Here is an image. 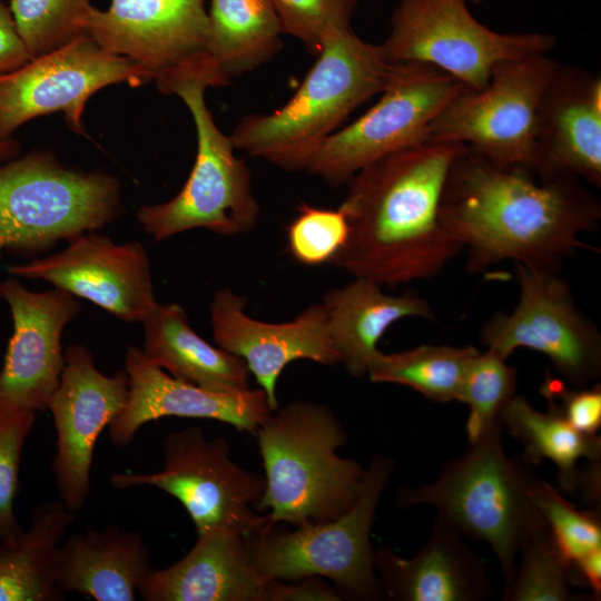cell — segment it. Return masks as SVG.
Instances as JSON below:
<instances>
[{
  "instance_id": "6da1fadb",
  "label": "cell",
  "mask_w": 601,
  "mask_h": 601,
  "mask_svg": "<svg viewBox=\"0 0 601 601\" xmlns=\"http://www.w3.org/2000/svg\"><path fill=\"white\" fill-rule=\"evenodd\" d=\"M440 220L467 253L472 275L510 260L561 269L598 230L601 204L581 179H540L525 167L496 165L467 146L453 161L442 194Z\"/></svg>"
},
{
  "instance_id": "7a4b0ae2",
  "label": "cell",
  "mask_w": 601,
  "mask_h": 601,
  "mask_svg": "<svg viewBox=\"0 0 601 601\" xmlns=\"http://www.w3.org/2000/svg\"><path fill=\"white\" fill-rule=\"evenodd\" d=\"M465 148L426 140L356 173L339 206L349 235L331 265L391 289L437 276L463 250L443 228L440 206L450 168Z\"/></svg>"
},
{
  "instance_id": "3957f363",
  "label": "cell",
  "mask_w": 601,
  "mask_h": 601,
  "mask_svg": "<svg viewBox=\"0 0 601 601\" xmlns=\"http://www.w3.org/2000/svg\"><path fill=\"white\" fill-rule=\"evenodd\" d=\"M154 80L161 93L178 96L189 109L197 154L180 191L168 201L141 206L136 213L138 221L158 242L198 228L229 237L252 231L260 207L252 189L250 169L235 155L230 137L217 127L205 100L207 88L231 82L206 52Z\"/></svg>"
},
{
  "instance_id": "277c9868",
  "label": "cell",
  "mask_w": 601,
  "mask_h": 601,
  "mask_svg": "<svg viewBox=\"0 0 601 601\" xmlns=\"http://www.w3.org/2000/svg\"><path fill=\"white\" fill-rule=\"evenodd\" d=\"M293 97L269 114L242 118L236 150L287 171L305 170L315 149L359 106L385 88L393 65L380 45L352 28L329 36Z\"/></svg>"
},
{
  "instance_id": "5b68a950",
  "label": "cell",
  "mask_w": 601,
  "mask_h": 601,
  "mask_svg": "<svg viewBox=\"0 0 601 601\" xmlns=\"http://www.w3.org/2000/svg\"><path fill=\"white\" fill-rule=\"evenodd\" d=\"M256 434L265 490L254 509L269 510L262 526L326 522L351 509L365 469L337 454L347 435L328 406L289 402L276 408Z\"/></svg>"
},
{
  "instance_id": "8992f818",
  "label": "cell",
  "mask_w": 601,
  "mask_h": 601,
  "mask_svg": "<svg viewBox=\"0 0 601 601\" xmlns=\"http://www.w3.org/2000/svg\"><path fill=\"white\" fill-rule=\"evenodd\" d=\"M502 430L499 420L433 482L401 489L397 505H431L436 518L462 536L487 542L506 588L515 574L521 539L536 513L529 495L536 475L523 455L505 454Z\"/></svg>"
},
{
  "instance_id": "52a82bcc",
  "label": "cell",
  "mask_w": 601,
  "mask_h": 601,
  "mask_svg": "<svg viewBox=\"0 0 601 601\" xmlns=\"http://www.w3.org/2000/svg\"><path fill=\"white\" fill-rule=\"evenodd\" d=\"M394 470L386 455L365 469L354 504L335 520L294 526H260L245 538L253 568L266 581L329 579L341 597L378 600L384 595L370 540L382 493Z\"/></svg>"
},
{
  "instance_id": "ba28073f",
  "label": "cell",
  "mask_w": 601,
  "mask_h": 601,
  "mask_svg": "<svg viewBox=\"0 0 601 601\" xmlns=\"http://www.w3.org/2000/svg\"><path fill=\"white\" fill-rule=\"evenodd\" d=\"M122 210L111 175L85 171L35 151L0 165V249L37 254L102 228Z\"/></svg>"
},
{
  "instance_id": "9c48e42d",
  "label": "cell",
  "mask_w": 601,
  "mask_h": 601,
  "mask_svg": "<svg viewBox=\"0 0 601 601\" xmlns=\"http://www.w3.org/2000/svg\"><path fill=\"white\" fill-rule=\"evenodd\" d=\"M555 43L549 33L494 31L474 18L465 0H402L380 46L391 65L431 66L481 90L499 63L549 53Z\"/></svg>"
},
{
  "instance_id": "30bf717a",
  "label": "cell",
  "mask_w": 601,
  "mask_h": 601,
  "mask_svg": "<svg viewBox=\"0 0 601 601\" xmlns=\"http://www.w3.org/2000/svg\"><path fill=\"white\" fill-rule=\"evenodd\" d=\"M464 87L431 66L393 65L380 99L328 136L311 156L305 171L339 187L374 161L426 141L433 120Z\"/></svg>"
},
{
  "instance_id": "8fae6325",
  "label": "cell",
  "mask_w": 601,
  "mask_h": 601,
  "mask_svg": "<svg viewBox=\"0 0 601 601\" xmlns=\"http://www.w3.org/2000/svg\"><path fill=\"white\" fill-rule=\"evenodd\" d=\"M559 66L549 53L499 63L486 87H464L449 101L427 140L462 142L496 165L532 170L539 102Z\"/></svg>"
},
{
  "instance_id": "7c38bea8",
  "label": "cell",
  "mask_w": 601,
  "mask_h": 601,
  "mask_svg": "<svg viewBox=\"0 0 601 601\" xmlns=\"http://www.w3.org/2000/svg\"><path fill=\"white\" fill-rule=\"evenodd\" d=\"M162 450L161 471L116 473L111 484L119 490L149 485L169 493L184 505L197 534L221 528L246 538L266 524V515L253 510L264 493L265 476L235 463L225 439L208 440L193 426L166 435Z\"/></svg>"
},
{
  "instance_id": "4fadbf2b",
  "label": "cell",
  "mask_w": 601,
  "mask_h": 601,
  "mask_svg": "<svg viewBox=\"0 0 601 601\" xmlns=\"http://www.w3.org/2000/svg\"><path fill=\"white\" fill-rule=\"evenodd\" d=\"M519 300L510 313L496 312L482 326L480 341L508 359L518 348L548 356L574 387L601 376V333L578 307L560 269L515 264Z\"/></svg>"
},
{
  "instance_id": "5bb4252c",
  "label": "cell",
  "mask_w": 601,
  "mask_h": 601,
  "mask_svg": "<svg viewBox=\"0 0 601 601\" xmlns=\"http://www.w3.org/2000/svg\"><path fill=\"white\" fill-rule=\"evenodd\" d=\"M152 80L136 61L102 49L87 33L63 47L0 75V139L28 120L62 111L69 128L86 135L82 114L88 99L109 85L138 87Z\"/></svg>"
},
{
  "instance_id": "9a60e30c",
  "label": "cell",
  "mask_w": 601,
  "mask_h": 601,
  "mask_svg": "<svg viewBox=\"0 0 601 601\" xmlns=\"http://www.w3.org/2000/svg\"><path fill=\"white\" fill-rule=\"evenodd\" d=\"M63 358L60 382L48 405L57 431L51 470L59 499L76 513L90 493L97 439L126 406L129 378L126 371L102 374L82 345L69 346Z\"/></svg>"
},
{
  "instance_id": "2e32d148",
  "label": "cell",
  "mask_w": 601,
  "mask_h": 601,
  "mask_svg": "<svg viewBox=\"0 0 601 601\" xmlns=\"http://www.w3.org/2000/svg\"><path fill=\"white\" fill-rule=\"evenodd\" d=\"M67 243L56 254L10 266V274L49 282L126 322L141 323L157 306L149 256L142 244H116L96 230Z\"/></svg>"
},
{
  "instance_id": "e0dca14e",
  "label": "cell",
  "mask_w": 601,
  "mask_h": 601,
  "mask_svg": "<svg viewBox=\"0 0 601 601\" xmlns=\"http://www.w3.org/2000/svg\"><path fill=\"white\" fill-rule=\"evenodd\" d=\"M0 297L13 322L0 370V407L45 412L65 365L62 332L81 305L66 290L32 292L14 279L0 284Z\"/></svg>"
},
{
  "instance_id": "ac0fdd59",
  "label": "cell",
  "mask_w": 601,
  "mask_h": 601,
  "mask_svg": "<svg viewBox=\"0 0 601 601\" xmlns=\"http://www.w3.org/2000/svg\"><path fill=\"white\" fill-rule=\"evenodd\" d=\"M247 302L230 287L215 292L209 311L213 338L218 347L246 362L276 410L277 381L289 363L309 359L334 366L339 364V356L332 344L322 303L309 305L293 321L268 323L247 315Z\"/></svg>"
},
{
  "instance_id": "d6986e66",
  "label": "cell",
  "mask_w": 601,
  "mask_h": 601,
  "mask_svg": "<svg viewBox=\"0 0 601 601\" xmlns=\"http://www.w3.org/2000/svg\"><path fill=\"white\" fill-rule=\"evenodd\" d=\"M205 0H111L89 9L83 29L102 49L127 57L152 77L205 52Z\"/></svg>"
},
{
  "instance_id": "ffe728a7",
  "label": "cell",
  "mask_w": 601,
  "mask_h": 601,
  "mask_svg": "<svg viewBox=\"0 0 601 601\" xmlns=\"http://www.w3.org/2000/svg\"><path fill=\"white\" fill-rule=\"evenodd\" d=\"M125 371L128 401L108 425L110 441L119 447L128 445L144 424L166 416L216 420L256 433L275 411L260 387L237 393L205 390L174 377L136 346L127 348Z\"/></svg>"
},
{
  "instance_id": "44dd1931",
  "label": "cell",
  "mask_w": 601,
  "mask_h": 601,
  "mask_svg": "<svg viewBox=\"0 0 601 601\" xmlns=\"http://www.w3.org/2000/svg\"><path fill=\"white\" fill-rule=\"evenodd\" d=\"M533 174L540 179L572 176L601 186V79L559 66L539 102Z\"/></svg>"
},
{
  "instance_id": "7402d4cb",
  "label": "cell",
  "mask_w": 601,
  "mask_h": 601,
  "mask_svg": "<svg viewBox=\"0 0 601 601\" xmlns=\"http://www.w3.org/2000/svg\"><path fill=\"white\" fill-rule=\"evenodd\" d=\"M277 582L253 568L242 534L218 528L171 566L151 569L138 592L147 601H276Z\"/></svg>"
},
{
  "instance_id": "603a6c76",
  "label": "cell",
  "mask_w": 601,
  "mask_h": 601,
  "mask_svg": "<svg viewBox=\"0 0 601 601\" xmlns=\"http://www.w3.org/2000/svg\"><path fill=\"white\" fill-rule=\"evenodd\" d=\"M384 595L396 601H484L492 594L486 568L463 536L436 518L418 553L404 559L374 550Z\"/></svg>"
},
{
  "instance_id": "cb8c5ba5",
  "label": "cell",
  "mask_w": 601,
  "mask_h": 601,
  "mask_svg": "<svg viewBox=\"0 0 601 601\" xmlns=\"http://www.w3.org/2000/svg\"><path fill=\"white\" fill-rule=\"evenodd\" d=\"M322 304L339 363L355 377L367 375L380 351L378 341L395 322L406 317L436 321L433 307L416 290L386 294L382 285L362 277L329 289Z\"/></svg>"
},
{
  "instance_id": "d4e9b609",
  "label": "cell",
  "mask_w": 601,
  "mask_h": 601,
  "mask_svg": "<svg viewBox=\"0 0 601 601\" xmlns=\"http://www.w3.org/2000/svg\"><path fill=\"white\" fill-rule=\"evenodd\" d=\"M151 569L140 533L110 525L75 533L61 543L58 587L97 601H134Z\"/></svg>"
},
{
  "instance_id": "484cf974",
  "label": "cell",
  "mask_w": 601,
  "mask_h": 601,
  "mask_svg": "<svg viewBox=\"0 0 601 601\" xmlns=\"http://www.w3.org/2000/svg\"><path fill=\"white\" fill-rule=\"evenodd\" d=\"M141 323L144 354L174 377L214 392L250 388L246 362L199 336L179 304H157Z\"/></svg>"
},
{
  "instance_id": "4316f807",
  "label": "cell",
  "mask_w": 601,
  "mask_h": 601,
  "mask_svg": "<svg viewBox=\"0 0 601 601\" xmlns=\"http://www.w3.org/2000/svg\"><path fill=\"white\" fill-rule=\"evenodd\" d=\"M75 521L60 499L37 505L26 531L0 540V601H61L60 545Z\"/></svg>"
},
{
  "instance_id": "83f0119b",
  "label": "cell",
  "mask_w": 601,
  "mask_h": 601,
  "mask_svg": "<svg viewBox=\"0 0 601 601\" xmlns=\"http://www.w3.org/2000/svg\"><path fill=\"white\" fill-rule=\"evenodd\" d=\"M205 52L231 79L272 60L283 48L270 0H210Z\"/></svg>"
},
{
  "instance_id": "f1b7e54d",
  "label": "cell",
  "mask_w": 601,
  "mask_h": 601,
  "mask_svg": "<svg viewBox=\"0 0 601 601\" xmlns=\"http://www.w3.org/2000/svg\"><path fill=\"white\" fill-rule=\"evenodd\" d=\"M502 426L524 445L522 454L531 464L550 460L558 467V479L563 491L575 493L579 467L584 459L600 461L601 439L572 427L560 415L549 410H535L529 401L514 395L501 412Z\"/></svg>"
},
{
  "instance_id": "f546056e",
  "label": "cell",
  "mask_w": 601,
  "mask_h": 601,
  "mask_svg": "<svg viewBox=\"0 0 601 601\" xmlns=\"http://www.w3.org/2000/svg\"><path fill=\"white\" fill-rule=\"evenodd\" d=\"M477 352L471 345H421L397 353L378 351L367 375L374 383L411 387L432 402L459 401L465 368Z\"/></svg>"
},
{
  "instance_id": "4dcf8cb0",
  "label": "cell",
  "mask_w": 601,
  "mask_h": 601,
  "mask_svg": "<svg viewBox=\"0 0 601 601\" xmlns=\"http://www.w3.org/2000/svg\"><path fill=\"white\" fill-rule=\"evenodd\" d=\"M514 578L504 588V601L577 600L572 569L546 522L536 511L519 548Z\"/></svg>"
},
{
  "instance_id": "1f68e13d",
  "label": "cell",
  "mask_w": 601,
  "mask_h": 601,
  "mask_svg": "<svg viewBox=\"0 0 601 601\" xmlns=\"http://www.w3.org/2000/svg\"><path fill=\"white\" fill-rule=\"evenodd\" d=\"M497 353L480 351L470 359L463 376L459 402L469 406L466 421L469 442L485 433L515 395L516 370Z\"/></svg>"
},
{
  "instance_id": "d6a6232c",
  "label": "cell",
  "mask_w": 601,
  "mask_h": 601,
  "mask_svg": "<svg viewBox=\"0 0 601 601\" xmlns=\"http://www.w3.org/2000/svg\"><path fill=\"white\" fill-rule=\"evenodd\" d=\"M89 0H11L10 11L30 59L86 33Z\"/></svg>"
},
{
  "instance_id": "836d02e7",
  "label": "cell",
  "mask_w": 601,
  "mask_h": 601,
  "mask_svg": "<svg viewBox=\"0 0 601 601\" xmlns=\"http://www.w3.org/2000/svg\"><path fill=\"white\" fill-rule=\"evenodd\" d=\"M529 495L570 565L601 549V521L595 510H579L538 476Z\"/></svg>"
},
{
  "instance_id": "e575fe53",
  "label": "cell",
  "mask_w": 601,
  "mask_h": 601,
  "mask_svg": "<svg viewBox=\"0 0 601 601\" xmlns=\"http://www.w3.org/2000/svg\"><path fill=\"white\" fill-rule=\"evenodd\" d=\"M286 226L287 250L303 266L331 265L345 246L349 224L345 211L300 203Z\"/></svg>"
},
{
  "instance_id": "d590c367",
  "label": "cell",
  "mask_w": 601,
  "mask_h": 601,
  "mask_svg": "<svg viewBox=\"0 0 601 601\" xmlns=\"http://www.w3.org/2000/svg\"><path fill=\"white\" fill-rule=\"evenodd\" d=\"M283 35L302 41L317 56L325 40L351 29L356 0H270Z\"/></svg>"
},
{
  "instance_id": "8d00e7d4",
  "label": "cell",
  "mask_w": 601,
  "mask_h": 601,
  "mask_svg": "<svg viewBox=\"0 0 601 601\" xmlns=\"http://www.w3.org/2000/svg\"><path fill=\"white\" fill-rule=\"evenodd\" d=\"M36 412L0 407V540L17 536L22 529L14 513L22 449Z\"/></svg>"
},
{
  "instance_id": "74e56055",
  "label": "cell",
  "mask_w": 601,
  "mask_h": 601,
  "mask_svg": "<svg viewBox=\"0 0 601 601\" xmlns=\"http://www.w3.org/2000/svg\"><path fill=\"white\" fill-rule=\"evenodd\" d=\"M549 410L584 434H597L601 426V386L569 388L562 380L546 371L540 387Z\"/></svg>"
},
{
  "instance_id": "f35d334b",
  "label": "cell",
  "mask_w": 601,
  "mask_h": 601,
  "mask_svg": "<svg viewBox=\"0 0 601 601\" xmlns=\"http://www.w3.org/2000/svg\"><path fill=\"white\" fill-rule=\"evenodd\" d=\"M30 60L9 7L0 0V75L11 72Z\"/></svg>"
},
{
  "instance_id": "ab89813d",
  "label": "cell",
  "mask_w": 601,
  "mask_h": 601,
  "mask_svg": "<svg viewBox=\"0 0 601 601\" xmlns=\"http://www.w3.org/2000/svg\"><path fill=\"white\" fill-rule=\"evenodd\" d=\"M19 144L13 139H0V165L17 158Z\"/></svg>"
}]
</instances>
